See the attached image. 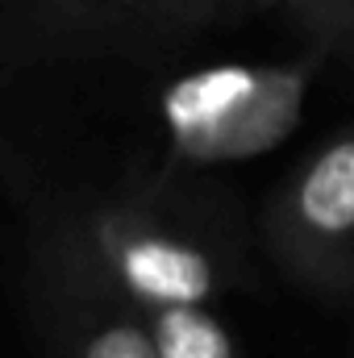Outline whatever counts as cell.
Returning <instances> with one entry per match:
<instances>
[{"instance_id":"obj_1","label":"cell","mask_w":354,"mask_h":358,"mask_svg":"<svg viewBox=\"0 0 354 358\" xmlns=\"http://www.w3.org/2000/svg\"><path fill=\"white\" fill-rule=\"evenodd\" d=\"M29 225L34 238L67 250L142 313L171 304H213L225 283L221 259L179 221L142 200H104L76 208L46 200L29 208Z\"/></svg>"},{"instance_id":"obj_2","label":"cell","mask_w":354,"mask_h":358,"mask_svg":"<svg viewBox=\"0 0 354 358\" xmlns=\"http://www.w3.org/2000/svg\"><path fill=\"white\" fill-rule=\"evenodd\" d=\"M325 59L313 46L288 63H221L179 76L159 92L171 159L183 167H221L275 150L300 125Z\"/></svg>"},{"instance_id":"obj_3","label":"cell","mask_w":354,"mask_h":358,"mask_svg":"<svg viewBox=\"0 0 354 358\" xmlns=\"http://www.w3.org/2000/svg\"><path fill=\"white\" fill-rule=\"evenodd\" d=\"M263 242L279 267L309 283H342L354 271V129L317 146L275 187Z\"/></svg>"},{"instance_id":"obj_4","label":"cell","mask_w":354,"mask_h":358,"mask_svg":"<svg viewBox=\"0 0 354 358\" xmlns=\"http://www.w3.org/2000/svg\"><path fill=\"white\" fill-rule=\"evenodd\" d=\"M46 55H146L217 25V0H4Z\"/></svg>"},{"instance_id":"obj_5","label":"cell","mask_w":354,"mask_h":358,"mask_svg":"<svg viewBox=\"0 0 354 358\" xmlns=\"http://www.w3.org/2000/svg\"><path fill=\"white\" fill-rule=\"evenodd\" d=\"M34 292L59 358H163L142 308L42 238H34Z\"/></svg>"},{"instance_id":"obj_6","label":"cell","mask_w":354,"mask_h":358,"mask_svg":"<svg viewBox=\"0 0 354 358\" xmlns=\"http://www.w3.org/2000/svg\"><path fill=\"white\" fill-rule=\"evenodd\" d=\"M163 358H242L234 334L208 304H171L146 313Z\"/></svg>"},{"instance_id":"obj_7","label":"cell","mask_w":354,"mask_h":358,"mask_svg":"<svg viewBox=\"0 0 354 358\" xmlns=\"http://www.w3.org/2000/svg\"><path fill=\"white\" fill-rule=\"evenodd\" d=\"M279 13L317 50H354V0H283Z\"/></svg>"},{"instance_id":"obj_8","label":"cell","mask_w":354,"mask_h":358,"mask_svg":"<svg viewBox=\"0 0 354 358\" xmlns=\"http://www.w3.org/2000/svg\"><path fill=\"white\" fill-rule=\"evenodd\" d=\"M283 0H217V25H234V21H246V17H259L279 8Z\"/></svg>"}]
</instances>
